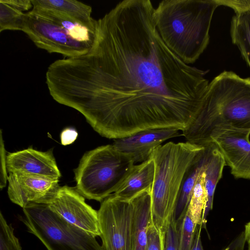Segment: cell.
<instances>
[{
  "label": "cell",
  "instance_id": "21",
  "mask_svg": "<svg viewBox=\"0 0 250 250\" xmlns=\"http://www.w3.org/2000/svg\"><path fill=\"white\" fill-rule=\"evenodd\" d=\"M25 13L0 0V32L7 30L21 31Z\"/></svg>",
  "mask_w": 250,
  "mask_h": 250
},
{
  "label": "cell",
  "instance_id": "17",
  "mask_svg": "<svg viewBox=\"0 0 250 250\" xmlns=\"http://www.w3.org/2000/svg\"><path fill=\"white\" fill-rule=\"evenodd\" d=\"M150 191L143 192L132 199L135 250H146L147 229L151 219Z\"/></svg>",
  "mask_w": 250,
  "mask_h": 250
},
{
  "label": "cell",
  "instance_id": "27",
  "mask_svg": "<svg viewBox=\"0 0 250 250\" xmlns=\"http://www.w3.org/2000/svg\"><path fill=\"white\" fill-rule=\"evenodd\" d=\"M3 2L22 12L31 11L33 6L31 0H2Z\"/></svg>",
  "mask_w": 250,
  "mask_h": 250
},
{
  "label": "cell",
  "instance_id": "31",
  "mask_svg": "<svg viewBox=\"0 0 250 250\" xmlns=\"http://www.w3.org/2000/svg\"><path fill=\"white\" fill-rule=\"evenodd\" d=\"M245 236L246 242L248 244V250H250V222L248 223L245 226Z\"/></svg>",
  "mask_w": 250,
  "mask_h": 250
},
{
  "label": "cell",
  "instance_id": "24",
  "mask_svg": "<svg viewBox=\"0 0 250 250\" xmlns=\"http://www.w3.org/2000/svg\"><path fill=\"white\" fill-rule=\"evenodd\" d=\"M179 226L173 218L164 230L163 250H179Z\"/></svg>",
  "mask_w": 250,
  "mask_h": 250
},
{
  "label": "cell",
  "instance_id": "1",
  "mask_svg": "<svg viewBox=\"0 0 250 250\" xmlns=\"http://www.w3.org/2000/svg\"><path fill=\"white\" fill-rule=\"evenodd\" d=\"M149 0H124L97 20L89 51L49 66L57 103L80 112L99 135L112 139L156 128L187 129L209 82L164 42Z\"/></svg>",
  "mask_w": 250,
  "mask_h": 250
},
{
  "label": "cell",
  "instance_id": "11",
  "mask_svg": "<svg viewBox=\"0 0 250 250\" xmlns=\"http://www.w3.org/2000/svg\"><path fill=\"white\" fill-rule=\"evenodd\" d=\"M8 195L14 203L23 208L32 203L47 204L60 188L59 179L9 173Z\"/></svg>",
  "mask_w": 250,
  "mask_h": 250
},
{
  "label": "cell",
  "instance_id": "5",
  "mask_svg": "<svg viewBox=\"0 0 250 250\" xmlns=\"http://www.w3.org/2000/svg\"><path fill=\"white\" fill-rule=\"evenodd\" d=\"M135 165L131 155L112 144L97 147L85 153L74 169L75 188L84 198L102 202L120 188Z\"/></svg>",
  "mask_w": 250,
  "mask_h": 250
},
{
  "label": "cell",
  "instance_id": "14",
  "mask_svg": "<svg viewBox=\"0 0 250 250\" xmlns=\"http://www.w3.org/2000/svg\"><path fill=\"white\" fill-rule=\"evenodd\" d=\"M154 173V164L150 157L139 165H135L125 181L113 194L122 199H132L151 189Z\"/></svg>",
  "mask_w": 250,
  "mask_h": 250
},
{
  "label": "cell",
  "instance_id": "12",
  "mask_svg": "<svg viewBox=\"0 0 250 250\" xmlns=\"http://www.w3.org/2000/svg\"><path fill=\"white\" fill-rule=\"evenodd\" d=\"M7 172L53 179L61 176L52 149L41 151L32 147L8 153L6 156Z\"/></svg>",
  "mask_w": 250,
  "mask_h": 250
},
{
  "label": "cell",
  "instance_id": "25",
  "mask_svg": "<svg viewBox=\"0 0 250 250\" xmlns=\"http://www.w3.org/2000/svg\"><path fill=\"white\" fill-rule=\"evenodd\" d=\"M164 230L158 228L151 219L147 231L146 250H163Z\"/></svg>",
  "mask_w": 250,
  "mask_h": 250
},
{
  "label": "cell",
  "instance_id": "28",
  "mask_svg": "<svg viewBox=\"0 0 250 250\" xmlns=\"http://www.w3.org/2000/svg\"><path fill=\"white\" fill-rule=\"evenodd\" d=\"M77 131L71 127L66 128L61 133V143L63 145H67L73 143L78 137Z\"/></svg>",
  "mask_w": 250,
  "mask_h": 250
},
{
  "label": "cell",
  "instance_id": "8",
  "mask_svg": "<svg viewBox=\"0 0 250 250\" xmlns=\"http://www.w3.org/2000/svg\"><path fill=\"white\" fill-rule=\"evenodd\" d=\"M98 213L104 250H135L132 199L112 194L101 202Z\"/></svg>",
  "mask_w": 250,
  "mask_h": 250
},
{
  "label": "cell",
  "instance_id": "6",
  "mask_svg": "<svg viewBox=\"0 0 250 250\" xmlns=\"http://www.w3.org/2000/svg\"><path fill=\"white\" fill-rule=\"evenodd\" d=\"M23 212L21 219L28 231L48 250H104L96 237L65 221L47 204L30 203Z\"/></svg>",
  "mask_w": 250,
  "mask_h": 250
},
{
  "label": "cell",
  "instance_id": "2",
  "mask_svg": "<svg viewBox=\"0 0 250 250\" xmlns=\"http://www.w3.org/2000/svg\"><path fill=\"white\" fill-rule=\"evenodd\" d=\"M223 130L250 131V78L232 71H224L209 83L200 111L182 135L206 147Z\"/></svg>",
  "mask_w": 250,
  "mask_h": 250
},
{
  "label": "cell",
  "instance_id": "10",
  "mask_svg": "<svg viewBox=\"0 0 250 250\" xmlns=\"http://www.w3.org/2000/svg\"><path fill=\"white\" fill-rule=\"evenodd\" d=\"M250 131L223 130L211 137V144L221 152L226 165L237 179L250 180Z\"/></svg>",
  "mask_w": 250,
  "mask_h": 250
},
{
  "label": "cell",
  "instance_id": "18",
  "mask_svg": "<svg viewBox=\"0 0 250 250\" xmlns=\"http://www.w3.org/2000/svg\"><path fill=\"white\" fill-rule=\"evenodd\" d=\"M208 150H205L189 168L183 183L174 213V218L177 222L184 217L189 203L193 189L201 172L205 169Z\"/></svg>",
  "mask_w": 250,
  "mask_h": 250
},
{
  "label": "cell",
  "instance_id": "22",
  "mask_svg": "<svg viewBox=\"0 0 250 250\" xmlns=\"http://www.w3.org/2000/svg\"><path fill=\"white\" fill-rule=\"evenodd\" d=\"M177 223L179 229V250H191L197 225L187 212L183 219Z\"/></svg>",
  "mask_w": 250,
  "mask_h": 250
},
{
  "label": "cell",
  "instance_id": "3",
  "mask_svg": "<svg viewBox=\"0 0 250 250\" xmlns=\"http://www.w3.org/2000/svg\"><path fill=\"white\" fill-rule=\"evenodd\" d=\"M215 0H164L154 9L156 29L166 45L186 64L194 62L209 42Z\"/></svg>",
  "mask_w": 250,
  "mask_h": 250
},
{
  "label": "cell",
  "instance_id": "26",
  "mask_svg": "<svg viewBox=\"0 0 250 250\" xmlns=\"http://www.w3.org/2000/svg\"><path fill=\"white\" fill-rule=\"evenodd\" d=\"M218 6L223 5L232 8L235 15L250 12V0H215Z\"/></svg>",
  "mask_w": 250,
  "mask_h": 250
},
{
  "label": "cell",
  "instance_id": "29",
  "mask_svg": "<svg viewBox=\"0 0 250 250\" xmlns=\"http://www.w3.org/2000/svg\"><path fill=\"white\" fill-rule=\"evenodd\" d=\"M246 243L244 231L242 232L226 248L222 250H245Z\"/></svg>",
  "mask_w": 250,
  "mask_h": 250
},
{
  "label": "cell",
  "instance_id": "16",
  "mask_svg": "<svg viewBox=\"0 0 250 250\" xmlns=\"http://www.w3.org/2000/svg\"><path fill=\"white\" fill-rule=\"evenodd\" d=\"M206 147L208 150L205 170L207 203L202 215L201 226L202 228L206 227L207 216L212 208L215 190L222 178L224 167L226 166L223 155L214 144Z\"/></svg>",
  "mask_w": 250,
  "mask_h": 250
},
{
  "label": "cell",
  "instance_id": "15",
  "mask_svg": "<svg viewBox=\"0 0 250 250\" xmlns=\"http://www.w3.org/2000/svg\"><path fill=\"white\" fill-rule=\"evenodd\" d=\"M33 6L62 13L89 30L95 31L97 20L91 17L92 7L76 0H31Z\"/></svg>",
  "mask_w": 250,
  "mask_h": 250
},
{
  "label": "cell",
  "instance_id": "30",
  "mask_svg": "<svg viewBox=\"0 0 250 250\" xmlns=\"http://www.w3.org/2000/svg\"><path fill=\"white\" fill-rule=\"evenodd\" d=\"M200 232L201 227H197L193 244L191 250H204L202 244Z\"/></svg>",
  "mask_w": 250,
  "mask_h": 250
},
{
  "label": "cell",
  "instance_id": "7",
  "mask_svg": "<svg viewBox=\"0 0 250 250\" xmlns=\"http://www.w3.org/2000/svg\"><path fill=\"white\" fill-rule=\"evenodd\" d=\"M21 31L38 48L66 58L83 55L93 44L79 41L68 30L33 8L25 13Z\"/></svg>",
  "mask_w": 250,
  "mask_h": 250
},
{
  "label": "cell",
  "instance_id": "9",
  "mask_svg": "<svg viewBox=\"0 0 250 250\" xmlns=\"http://www.w3.org/2000/svg\"><path fill=\"white\" fill-rule=\"evenodd\" d=\"M49 208L70 224L95 237L101 236L98 211L85 202L75 188L61 187L47 204Z\"/></svg>",
  "mask_w": 250,
  "mask_h": 250
},
{
  "label": "cell",
  "instance_id": "23",
  "mask_svg": "<svg viewBox=\"0 0 250 250\" xmlns=\"http://www.w3.org/2000/svg\"><path fill=\"white\" fill-rule=\"evenodd\" d=\"M0 250H22L19 239L14 233V229L8 224L0 212Z\"/></svg>",
  "mask_w": 250,
  "mask_h": 250
},
{
  "label": "cell",
  "instance_id": "4",
  "mask_svg": "<svg viewBox=\"0 0 250 250\" xmlns=\"http://www.w3.org/2000/svg\"><path fill=\"white\" fill-rule=\"evenodd\" d=\"M205 147L188 142H168L154 149L155 173L150 195L151 219L164 230L174 213L187 173Z\"/></svg>",
  "mask_w": 250,
  "mask_h": 250
},
{
  "label": "cell",
  "instance_id": "19",
  "mask_svg": "<svg viewBox=\"0 0 250 250\" xmlns=\"http://www.w3.org/2000/svg\"><path fill=\"white\" fill-rule=\"evenodd\" d=\"M230 33L232 43L250 69V12L233 16Z\"/></svg>",
  "mask_w": 250,
  "mask_h": 250
},
{
  "label": "cell",
  "instance_id": "20",
  "mask_svg": "<svg viewBox=\"0 0 250 250\" xmlns=\"http://www.w3.org/2000/svg\"><path fill=\"white\" fill-rule=\"evenodd\" d=\"M205 170V168L197 178L186 211L193 222L200 226H201L202 215L207 203Z\"/></svg>",
  "mask_w": 250,
  "mask_h": 250
},
{
  "label": "cell",
  "instance_id": "13",
  "mask_svg": "<svg viewBox=\"0 0 250 250\" xmlns=\"http://www.w3.org/2000/svg\"><path fill=\"white\" fill-rule=\"evenodd\" d=\"M181 135L175 128L147 129L116 139L112 145L118 150L131 155L135 164H140L149 159L154 149L164 142Z\"/></svg>",
  "mask_w": 250,
  "mask_h": 250
}]
</instances>
